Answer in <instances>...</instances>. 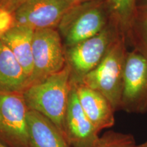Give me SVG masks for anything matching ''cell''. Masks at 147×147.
Wrapping results in <instances>:
<instances>
[{
    "label": "cell",
    "mask_w": 147,
    "mask_h": 147,
    "mask_svg": "<svg viewBox=\"0 0 147 147\" xmlns=\"http://www.w3.org/2000/svg\"><path fill=\"white\" fill-rule=\"evenodd\" d=\"M104 0L72 5L57 27L66 48L80 43L100 33L108 24Z\"/></svg>",
    "instance_id": "3"
},
{
    "label": "cell",
    "mask_w": 147,
    "mask_h": 147,
    "mask_svg": "<svg viewBox=\"0 0 147 147\" xmlns=\"http://www.w3.org/2000/svg\"><path fill=\"white\" fill-rule=\"evenodd\" d=\"M136 147H147V140L145 141L144 142L142 143V144H137V146Z\"/></svg>",
    "instance_id": "19"
},
{
    "label": "cell",
    "mask_w": 147,
    "mask_h": 147,
    "mask_svg": "<svg viewBox=\"0 0 147 147\" xmlns=\"http://www.w3.org/2000/svg\"><path fill=\"white\" fill-rule=\"evenodd\" d=\"M118 37L115 27L108 25L95 36L65 48L66 63L71 70V80L78 81L94 69Z\"/></svg>",
    "instance_id": "5"
},
{
    "label": "cell",
    "mask_w": 147,
    "mask_h": 147,
    "mask_svg": "<svg viewBox=\"0 0 147 147\" xmlns=\"http://www.w3.org/2000/svg\"><path fill=\"white\" fill-rule=\"evenodd\" d=\"M121 108L129 113L147 112V59L137 52L127 55Z\"/></svg>",
    "instance_id": "7"
},
{
    "label": "cell",
    "mask_w": 147,
    "mask_h": 147,
    "mask_svg": "<svg viewBox=\"0 0 147 147\" xmlns=\"http://www.w3.org/2000/svg\"><path fill=\"white\" fill-rule=\"evenodd\" d=\"M63 135L69 147H92L100 138L99 131L80 106L72 82L64 119Z\"/></svg>",
    "instance_id": "9"
},
{
    "label": "cell",
    "mask_w": 147,
    "mask_h": 147,
    "mask_svg": "<svg viewBox=\"0 0 147 147\" xmlns=\"http://www.w3.org/2000/svg\"><path fill=\"white\" fill-rule=\"evenodd\" d=\"M71 86V70L66 65L59 72L29 87L23 94L29 110L45 116L63 134Z\"/></svg>",
    "instance_id": "1"
},
{
    "label": "cell",
    "mask_w": 147,
    "mask_h": 147,
    "mask_svg": "<svg viewBox=\"0 0 147 147\" xmlns=\"http://www.w3.org/2000/svg\"><path fill=\"white\" fill-rule=\"evenodd\" d=\"M27 107L23 93L0 92V143L29 147Z\"/></svg>",
    "instance_id": "6"
},
{
    "label": "cell",
    "mask_w": 147,
    "mask_h": 147,
    "mask_svg": "<svg viewBox=\"0 0 147 147\" xmlns=\"http://www.w3.org/2000/svg\"><path fill=\"white\" fill-rule=\"evenodd\" d=\"M32 53L34 69L30 86L59 72L67 65L62 38L57 29L34 31Z\"/></svg>",
    "instance_id": "4"
},
{
    "label": "cell",
    "mask_w": 147,
    "mask_h": 147,
    "mask_svg": "<svg viewBox=\"0 0 147 147\" xmlns=\"http://www.w3.org/2000/svg\"><path fill=\"white\" fill-rule=\"evenodd\" d=\"M34 31L27 27L14 25L9 29L3 36L1 41L13 53L22 66L29 81L33 74L32 42Z\"/></svg>",
    "instance_id": "12"
},
{
    "label": "cell",
    "mask_w": 147,
    "mask_h": 147,
    "mask_svg": "<svg viewBox=\"0 0 147 147\" xmlns=\"http://www.w3.org/2000/svg\"><path fill=\"white\" fill-rule=\"evenodd\" d=\"M137 146L133 135L121 132L107 131L100 136L92 147H136Z\"/></svg>",
    "instance_id": "15"
},
{
    "label": "cell",
    "mask_w": 147,
    "mask_h": 147,
    "mask_svg": "<svg viewBox=\"0 0 147 147\" xmlns=\"http://www.w3.org/2000/svg\"><path fill=\"white\" fill-rule=\"evenodd\" d=\"M71 6L67 0H27L13 12L14 25L27 27L34 31L57 29Z\"/></svg>",
    "instance_id": "8"
},
{
    "label": "cell",
    "mask_w": 147,
    "mask_h": 147,
    "mask_svg": "<svg viewBox=\"0 0 147 147\" xmlns=\"http://www.w3.org/2000/svg\"><path fill=\"white\" fill-rule=\"evenodd\" d=\"M1 1V0H0V1Z\"/></svg>",
    "instance_id": "22"
},
{
    "label": "cell",
    "mask_w": 147,
    "mask_h": 147,
    "mask_svg": "<svg viewBox=\"0 0 147 147\" xmlns=\"http://www.w3.org/2000/svg\"><path fill=\"white\" fill-rule=\"evenodd\" d=\"M14 25L13 13L3 7L0 1V40L3 35Z\"/></svg>",
    "instance_id": "16"
},
{
    "label": "cell",
    "mask_w": 147,
    "mask_h": 147,
    "mask_svg": "<svg viewBox=\"0 0 147 147\" xmlns=\"http://www.w3.org/2000/svg\"><path fill=\"white\" fill-rule=\"evenodd\" d=\"M26 1L27 0H1V3L7 10L13 13L18 6Z\"/></svg>",
    "instance_id": "17"
},
{
    "label": "cell",
    "mask_w": 147,
    "mask_h": 147,
    "mask_svg": "<svg viewBox=\"0 0 147 147\" xmlns=\"http://www.w3.org/2000/svg\"><path fill=\"white\" fill-rule=\"evenodd\" d=\"M0 147H8V146H5V145H3V144H1V143H0Z\"/></svg>",
    "instance_id": "20"
},
{
    "label": "cell",
    "mask_w": 147,
    "mask_h": 147,
    "mask_svg": "<svg viewBox=\"0 0 147 147\" xmlns=\"http://www.w3.org/2000/svg\"><path fill=\"white\" fill-rule=\"evenodd\" d=\"M127 55L123 39L119 36L100 63L74 82L98 91L109 101L115 111L121 109Z\"/></svg>",
    "instance_id": "2"
},
{
    "label": "cell",
    "mask_w": 147,
    "mask_h": 147,
    "mask_svg": "<svg viewBox=\"0 0 147 147\" xmlns=\"http://www.w3.org/2000/svg\"><path fill=\"white\" fill-rule=\"evenodd\" d=\"M146 28H147V18H146Z\"/></svg>",
    "instance_id": "21"
},
{
    "label": "cell",
    "mask_w": 147,
    "mask_h": 147,
    "mask_svg": "<svg viewBox=\"0 0 147 147\" xmlns=\"http://www.w3.org/2000/svg\"><path fill=\"white\" fill-rule=\"evenodd\" d=\"M71 82L82 110L97 131L112 127L115 122V110L109 101L98 91L81 83Z\"/></svg>",
    "instance_id": "10"
},
{
    "label": "cell",
    "mask_w": 147,
    "mask_h": 147,
    "mask_svg": "<svg viewBox=\"0 0 147 147\" xmlns=\"http://www.w3.org/2000/svg\"><path fill=\"white\" fill-rule=\"evenodd\" d=\"M67 1H68V2L70 3L71 5H75L80 4V3H83L99 1V0H67Z\"/></svg>",
    "instance_id": "18"
},
{
    "label": "cell",
    "mask_w": 147,
    "mask_h": 147,
    "mask_svg": "<svg viewBox=\"0 0 147 147\" xmlns=\"http://www.w3.org/2000/svg\"><path fill=\"white\" fill-rule=\"evenodd\" d=\"M134 4L135 0H108L110 11L121 29H128L131 25Z\"/></svg>",
    "instance_id": "14"
},
{
    "label": "cell",
    "mask_w": 147,
    "mask_h": 147,
    "mask_svg": "<svg viewBox=\"0 0 147 147\" xmlns=\"http://www.w3.org/2000/svg\"><path fill=\"white\" fill-rule=\"evenodd\" d=\"M29 87V79L22 66L0 40V92L23 93Z\"/></svg>",
    "instance_id": "13"
},
{
    "label": "cell",
    "mask_w": 147,
    "mask_h": 147,
    "mask_svg": "<svg viewBox=\"0 0 147 147\" xmlns=\"http://www.w3.org/2000/svg\"><path fill=\"white\" fill-rule=\"evenodd\" d=\"M27 125L29 147H69L63 134L41 113L29 110Z\"/></svg>",
    "instance_id": "11"
}]
</instances>
